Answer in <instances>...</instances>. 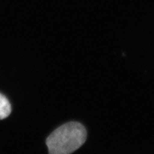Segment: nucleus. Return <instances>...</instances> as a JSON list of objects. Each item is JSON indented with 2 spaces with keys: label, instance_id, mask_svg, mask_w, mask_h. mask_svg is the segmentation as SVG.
I'll use <instances>...</instances> for the list:
<instances>
[{
  "label": "nucleus",
  "instance_id": "f257e3e1",
  "mask_svg": "<svg viewBox=\"0 0 154 154\" xmlns=\"http://www.w3.org/2000/svg\"><path fill=\"white\" fill-rule=\"evenodd\" d=\"M86 139V131L78 122L61 126L47 138V146L51 154H69L82 146Z\"/></svg>",
  "mask_w": 154,
  "mask_h": 154
},
{
  "label": "nucleus",
  "instance_id": "f03ea898",
  "mask_svg": "<svg viewBox=\"0 0 154 154\" xmlns=\"http://www.w3.org/2000/svg\"><path fill=\"white\" fill-rule=\"evenodd\" d=\"M11 107L9 100L0 94V119H6L11 113Z\"/></svg>",
  "mask_w": 154,
  "mask_h": 154
}]
</instances>
